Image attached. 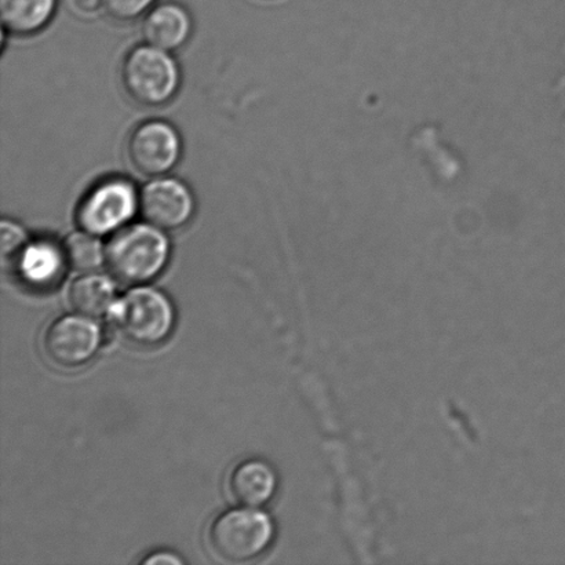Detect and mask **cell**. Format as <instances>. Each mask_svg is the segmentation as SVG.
<instances>
[{
	"instance_id": "cell-1",
	"label": "cell",
	"mask_w": 565,
	"mask_h": 565,
	"mask_svg": "<svg viewBox=\"0 0 565 565\" xmlns=\"http://www.w3.org/2000/svg\"><path fill=\"white\" fill-rule=\"evenodd\" d=\"M170 257L166 232L149 223L126 225L115 232L105 248V265L126 285H141L157 278Z\"/></svg>"
},
{
	"instance_id": "cell-2",
	"label": "cell",
	"mask_w": 565,
	"mask_h": 565,
	"mask_svg": "<svg viewBox=\"0 0 565 565\" xmlns=\"http://www.w3.org/2000/svg\"><path fill=\"white\" fill-rule=\"evenodd\" d=\"M109 318L125 340L154 347L173 331L175 312L168 296L158 288L140 286L115 302Z\"/></svg>"
},
{
	"instance_id": "cell-3",
	"label": "cell",
	"mask_w": 565,
	"mask_h": 565,
	"mask_svg": "<svg viewBox=\"0 0 565 565\" xmlns=\"http://www.w3.org/2000/svg\"><path fill=\"white\" fill-rule=\"evenodd\" d=\"M275 535L273 520L256 508L228 509L210 524L209 545L228 563H247L268 550Z\"/></svg>"
},
{
	"instance_id": "cell-4",
	"label": "cell",
	"mask_w": 565,
	"mask_h": 565,
	"mask_svg": "<svg viewBox=\"0 0 565 565\" xmlns=\"http://www.w3.org/2000/svg\"><path fill=\"white\" fill-rule=\"evenodd\" d=\"M121 83L136 103L143 107H162L179 93L181 72L170 52L148 43L126 55Z\"/></svg>"
},
{
	"instance_id": "cell-5",
	"label": "cell",
	"mask_w": 565,
	"mask_h": 565,
	"mask_svg": "<svg viewBox=\"0 0 565 565\" xmlns=\"http://www.w3.org/2000/svg\"><path fill=\"white\" fill-rule=\"evenodd\" d=\"M140 209V193L120 177L103 180L88 191L77 207L81 230L99 237L114 235L135 217Z\"/></svg>"
},
{
	"instance_id": "cell-6",
	"label": "cell",
	"mask_w": 565,
	"mask_h": 565,
	"mask_svg": "<svg viewBox=\"0 0 565 565\" xmlns=\"http://www.w3.org/2000/svg\"><path fill=\"white\" fill-rule=\"evenodd\" d=\"M102 345V331L90 318L65 315L43 332L42 348L50 363L61 369H76L90 362Z\"/></svg>"
},
{
	"instance_id": "cell-7",
	"label": "cell",
	"mask_w": 565,
	"mask_h": 565,
	"mask_svg": "<svg viewBox=\"0 0 565 565\" xmlns=\"http://www.w3.org/2000/svg\"><path fill=\"white\" fill-rule=\"evenodd\" d=\"M182 153L180 132L164 120L137 126L127 143L132 169L147 177H162L179 164Z\"/></svg>"
},
{
	"instance_id": "cell-8",
	"label": "cell",
	"mask_w": 565,
	"mask_h": 565,
	"mask_svg": "<svg viewBox=\"0 0 565 565\" xmlns=\"http://www.w3.org/2000/svg\"><path fill=\"white\" fill-rule=\"evenodd\" d=\"M140 210L147 223L164 232L179 231L192 220L196 202L185 182L162 175L142 188Z\"/></svg>"
},
{
	"instance_id": "cell-9",
	"label": "cell",
	"mask_w": 565,
	"mask_h": 565,
	"mask_svg": "<svg viewBox=\"0 0 565 565\" xmlns=\"http://www.w3.org/2000/svg\"><path fill=\"white\" fill-rule=\"evenodd\" d=\"M17 274L26 286L46 290L63 279L66 263L64 247L47 239L30 242L15 257Z\"/></svg>"
},
{
	"instance_id": "cell-10",
	"label": "cell",
	"mask_w": 565,
	"mask_h": 565,
	"mask_svg": "<svg viewBox=\"0 0 565 565\" xmlns=\"http://www.w3.org/2000/svg\"><path fill=\"white\" fill-rule=\"evenodd\" d=\"M193 22L190 11L179 3L154 6L143 21V36L154 47L175 52L190 41Z\"/></svg>"
},
{
	"instance_id": "cell-11",
	"label": "cell",
	"mask_w": 565,
	"mask_h": 565,
	"mask_svg": "<svg viewBox=\"0 0 565 565\" xmlns=\"http://www.w3.org/2000/svg\"><path fill=\"white\" fill-rule=\"evenodd\" d=\"M278 478L273 467L264 459L248 458L232 470L228 489L231 497L242 507L265 505L276 492Z\"/></svg>"
},
{
	"instance_id": "cell-12",
	"label": "cell",
	"mask_w": 565,
	"mask_h": 565,
	"mask_svg": "<svg viewBox=\"0 0 565 565\" xmlns=\"http://www.w3.org/2000/svg\"><path fill=\"white\" fill-rule=\"evenodd\" d=\"M116 301V288L108 276L86 274L72 281L70 286L71 308L86 318L98 319L109 316Z\"/></svg>"
},
{
	"instance_id": "cell-13",
	"label": "cell",
	"mask_w": 565,
	"mask_h": 565,
	"mask_svg": "<svg viewBox=\"0 0 565 565\" xmlns=\"http://www.w3.org/2000/svg\"><path fill=\"white\" fill-rule=\"evenodd\" d=\"M57 0H0V17L6 31L30 36L52 21Z\"/></svg>"
},
{
	"instance_id": "cell-14",
	"label": "cell",
	"mask_w": 565,
	"mask_h": 565,
	"mask_svg": "<svg viewBox=\"0 0 565 565\" xmlns=\"http://www.w3.org/2000/svg\"><path fill=\"white\" fill-rule=\"evenodd\" d=\"M66 263L79 273L90 274L105 264V248L99 236L81 230L64 242Z\"/></svg>"
},
{
	"instance_id": "cell-15",
	"label": "cell",
	"mask_w": 565,
	"mask_h": 565,
	"mask_svg": "<svg viewBox=\"0 0 565 565\" xmlns=\"http://www.w3.org/2000/svg\"><path fill=\"white\" fill-rule=\"evenodd\" d=\"M30 239L28 234L15 221L3 220L0 224V253L3 258H15Z\"/></svg>"
},
{
	"instance_id": "cell-16",
	"label": "cell",
	"mask_w": 565,
	"mask_h": 565,
	"mask_svg": "<svg viewBox=\"0 0 565 565\" xmlns=\"http://www.w3.org/2000/svg\"><path fill=\"white\" fill-rule=\"evenodd\" d=\"M157 0H104V10L118 21L140 19L153 8Z\"/></svg>"
},
{
	"instance_id": "cell-17",
	"label": "cell",
	"mask_w": 565,
	"mask_h": 565,
	"mask_svg": "<svg viewBox=\"0 0 565 565\" xmlns=\"http://www.w3.org/2000/svg\"><path fill=\"white\" fill-rule=\"evenodd\" d=\"M71 8L81 15H96L104 10V0H70Z\"/></svg>"
},
{
	"instance_id": "cell-18",
	"label": "cell",
	"mask_w": 565,
	"mask_h": 565,
	"mask_svg": "<svg viewBox=\"0 0 565 565\" xmlns=\"http://www.w3.org/2000/svg\"><path fill=\"white\" fill-rule=\"evenodd\" d=\"M182 558L175 556L174 553L170 552H157L152 553L151 556L142 561V564L158 565V564H182Z\"/></svg>"
}]
</instances>
